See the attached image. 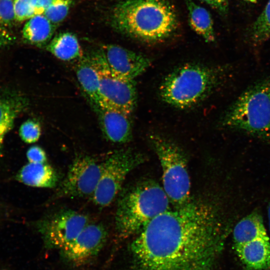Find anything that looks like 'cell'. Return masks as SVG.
Wrapping results in <instances>:
<instances>
[{"label":"cell","instance_id":"6da1fadb","mask_svg":"<svg viewBox=\"0 0 270 270\" xmlns=\"http://www.w3.org/2000/svg\"><path fill=\"white\" fill-rule=\"evenodd\" d=\"M228 226L218 208L191 200L154 218L130 244L131 270H211Z\"/></svg>","mask_w":270,"mask_h":270},{"label":"cell","instance_id":"7a4b0ae2","mask_svg":"<svg viewBox=\"0 0 270 270\" xmlns=\"http://www.w3.org/2000/svg\"><path fill=\"white\" fill-rule=\"evenodd\" d=\"M112 22L119 32L147 42L166 40L178 26L173 6L166 0H125L114 8Z\"/></svg>","mask_w":270,"mask_h":270},{"label":"cell","instance_id":"3957f363","mask_svg":"<svg viewBox=\"0 0 270 270\" xmlns=\"http://www.w3.org/2000/svg\"><path fill=\"white\" fill-rule=\"evenodd\" d=\"M228 72L226 66L182 64L164 78L160 86V96L164 102L178 108L194 107L218 88Z\"/></svg>","mask_w":270,"mask_h":270},{"label":"cell","instance_id":"277c9868","mask_svg":"<svg viewBox=\"0 0 270 270\" xmlns=\"http://www.w3.org/2000/svg\"><path fill=\"white\" fill-rule=\"evenodd\" d=\"M170 202L162 186L152 180H141L121 194L115 216L118 236L138 234L154 218L169 210Z\"/></svg>","mask_w":270,"mask_h":270},{"label":"cell","instance_id":"5b68a950","mask_svg":"<svg viewBox=\"0 0 270 270\" xmlns=\"http://www.w3.org/2000/svg\"><path fill=\"white\" fill-rule=\"evenodd\" d=\"M219 125L270 144V76L246 88L222 114Z\"/></svg>","mask_w":270,"mask_h":270},{"label":"cell","instance_id":"8992f818","mask_svg":"<svg viewBox=\"0 0 270 270\" xmlns=\"http://www.w3.org/2000/svg\"><path fill=\"white\" fill-rule=\"evenodd\" d=\"M149 140L160 162L162 188L170 203L177 206L188 202L191 184L185 153L174 142L160 134H151Z\"/></svg>","mask_w":270,"mask_h":270},{"label":"cell","instance_id":"52a82bcc","mask_svg":"<svg viewBox=\"0 0 270 270\" xmlns=\"http://www.w3.org/2000/svg\"><path fill=\"white\" fill-rule=\"evenodd\" d=\"M145 160L140 153L130 148L114 150L102 162L101 175L92 196L94 204L109 206L120 192L127 176Z\"/></svg>","mask_w":270,"mask_h":270},{"label":"cell","instance_id":"ba28073f","mask_svg":"<svg viewBox=\"0 0 270 270\" xmlns=\"http://www.w3.org/2000/svg\"><path fill=\"white\" fill-rule=\"evenodd\" d=\"M90 57L99 77L102 106L116 108L130 115L137 101L134 80L121 77L114 72L100 50L94 52Z\"/></svg>","mask_w":270,"mask_h":270},{"label":"cell","instance_id":"9c48e42d","mask_svg":"<svg viewBox=\"0 0 270 270\" xmlns=\"http://www.w3.org/2000/svg\"><path fill=\"white\" fill-rule=\"evenodd\" d=\"M102 170L100 164L94 158L82 155L76 157L70 164L56 197L87 198L92 196Z\"/></svg>","mask_w":270,"mask_h":270},{"label":"cell","instance_id":"30bf717a","mask_svg":"<svg viewBox=\"0 0 270 270\" xmlns=\"http://www.w3.org/2000/svg\"><path fill=\"white\" fill-rule=\"evenodd\" d=\"M89 223L88 217L72 210H64L42 220L38 225L46 246L62 249L71 242Z\"/></svg>","mask_w":270,"mask_h":270},{"label":"cell","instance_id":"8fae6325","mask_svg":"<svg viewBox=\"0 0 270 270\" xmlns=\"http://www.w3.org/2000/svg\"><path fill=\"white\" fill-rule=\"evenodd\" d=\"M108 232L99 224H88L78 236L60 250L64 260L74 266L82 265L98 254L105 244Z\"/></svg>","mask_w":270,"mask_h":270},{"label":"cell","instance_id":"7c38bea8","mask_svg":"<svg viewBox=\"0 0 270 270\" xmlns=\"http://www.w3.org/2000/svg\"><path fill=\"white\" fill-rule=\"evenodd\" d=\"M100 51L110 70L118 76L129 80L144 72L150 66V58L120 46H102Z\"/></svg>","mask_w":270,"mask_h":270},{"label":"cell","instance_id":"4fadbf2b","mask_svg":"<svg viewBox=\"0 0 270 270\" xmlns=\"http://www.w3.org/2000/svg\"><path fill=\"white\" fill-rule=\"evenodd\" d=\"M91 105L97 114L102 131L106 140L116 144H124L131 140L130 115L110 107Z\"/></svg>","mask_w":270,"mask_h":270},{"label":"cell","instance_id":"5bb4252c","mask_svg":"<svg viewBox=\"0 0 270 270\" xmlns=\"http://www.w3.org/2000/svg\"><path fill=\"white\" fill-rule=\"evenodd\" d=\"M234 248L241 262L247 270L270 269V242L268 237L258 238Z\"/></svg>","mask_w":270,"mask_h":270},{"label":"cell","instance_id":"9a60e30c","mask_svg":"<svg viewBox=\"0 0 270 270\" xmlns=\"http://www.w3.org/2000/svg\"><path fill=\"white\" fill-rule=\"evenodd\" d=\"M16 178L20 182L32 187L54 188L58 182V176L50 164L29 162L18 172Z\"/></svg>","mask_w":270,"mask_h":270},{"label":"cell","instance_id":"2e32d148","mask_svg":"<svg viewBox=\"0 0 270 270\" xmlns=\"http://www.w3.org/2000/svg\"><path fill=\"white\" fill-rule=\"evenodd\" d=\"M76 74L82 90L91 104L102 106L99 77L90 56L80 58L76 66Z\"/></svg>","mask_w":270,"mask_h":270},{"label":"cell","instance_id":"e0dca14e","mask_svg":"<svg viewBox=\"0 0 270 270\" xmlns=\"http://www.w3.org/2000/svg\"><path fill=\"white\" fill-rule=\"evenodd\" d=\"M268 237L260 214L254 211L240 220L232 232L234 248L262 238Z\"/></svg>","mask_w":270,"mask_h":270},{"label":"cell","instance_id":"ac0fdd59","mask_svg":"<svg viewBox=\"0 0 270 270\" xmlns=\"http://www.w3.org/2000/svg\"><path fill=\"white\" fill-rule=\"evenodd\" d=\"M54 32V26L44 14L35 15L26 23L22 36L34 45L42 46L50 42Z\"/></svg>","mask_w":270,"mask_h":270},{"label":"cell","instance_id":"d6986e66","mask_svg":"<svg viewBox=\"0 0 270 270\" xmlns=\"http://www.w3.org/2000/svg\"><path fill=\"white\" fill-rule=\"evenodd\" d=\"M190 24L192 30L207 42L215 40L214 24L208 11L192 0H186Z\"/></svg>","mask_w":270,"mask_h":270},{"label":"cell","instance_id":"ffe728a7","mask_svg":"<svg viewBox=\"0 0 270 270\" xmlns=\"http://www.w3.org/2000/svg\"><path fill=\"white\" fill-rule=\"evenodd\" d=\"M47 50L58 58L70 61L82 56L81 48L76 36L70 32L60 33L46 46Z\"/></svg>","mask_w":270,"mask_h":270},{"label":"cell","instance_id":"44dd1931","mask_svg":"<svg viewBox=\"0 0 270 270\" xmlns=\"http://www.w3.org/2000/svg\"><path fill=\"white\" fill-rule=\"evenodd\" d=\"M26 105L22 98L0 96V148L6 134L12 128L15 120Z\"/></svg>","mask_w":270,"mask_h":270},{"label":"cell","instance_id":"7402d4cb","mask_svg":"<svg viewBox=\"0 0 270 270\" xmlns=\"http://www.w3.org/2000/svg\"><path fill=\"white\" fill-rule=\"evenodd\" d=\"M250 39L256 44H260L270 38V0L253 24Z\"/></svg>","mask_w":270,"mask_h":270},{"label":"cell","instance_id":"603a6c76","mask_svg":"<svg viewBox=\"0 0 270 270\" xmlns=\"http://www.w3.org/2000/svg\"><path fill=\"white\" fill-rule=\"evenodd\" d=\"M71 4L72 0H57L42 14L52 24H57L66 16Z\"/></svg>","mask_w":270,"mask_h":270},{"label":"cell","instance_id":"cb8c5ba5","mask_svg":"<svg viewBox=\"0 0 270 270\" xmlns=\"http://www.w3.org/2000/svg\"><path fill=\"white\" fill-rule=\"evenodd\" d=\"M42 133L40 123L34 119L24 122L19 128V134L22 140L27 144H33L40 138Z\"/></svg>","mask_w":270,"mask_h":270},{"label":"cell","instance_id":"d4e9b609","mask_svg":"<svg viewBox=\"0 0 270 270\" xmlns=\"http://www.w3.org/2000/svg\"><path fill=\"white\" fill-rule=\"evenodd\" d=\"M16 20L22 22L34 15L33 0H14Z\"/></svg>","mask_w":270,"mask_h":270},{"label":"cell","instance_id":"484cf974","mask_svg":"<svg viewBox=\"0 0 270 270\" xmlns=\"http://www.w3.org/2000/svg\"><path fill=\"white\" fill-rule=\"evenodd\" d=\"M15 19L14 0H0V24L8 26Z\"/></svg>","mask_w":270,"mask_h":270},{"label":"cell","instance_id":"4316f807","mask_svg":"<svg viewBox=\"0 0 270 270\" xmlns=\"http://www.w3.org/2000/svg\"><path fill=\"white\" fill-rule=\"evenodd\" d=\"M26 156L29 162L44 163L47 160L46 152L42 148L36 145L29 148Z\"/></svg>","mask_w":270,"mask_h":270},{"label":"cell","instance_id":"83f0119b","mask_svg":"<svg viewBox=\"0 0 270 270\" xmlns=\"http://www.w3.org/2000/svg\"><path fill=\"white\" fill-rule=\"evenodd\" d=\"M216 10L222 14H226L228 10V0H200Z\"/></svg>","mask_w":270,"mask_h":270},{"label":"cell","instance_id":"f1b7e54d","mask_svg":"<svg viewBox=\"0 0 270 270\" xmlns=\"http://www.w3.org/2000/svg\"><path fill=\"white\" fill-rule=\"evenodd\" d=\"M57 0H33L34 15L42 14Z\"/></svg>","mask_w":270,"mask_h":270},{"label":"cell","instance_id":"f546056e","mask_svg":"<svg viewBox=\"0 0 270 270\" xmlns=\"http://www.w3.org/2000/svg\"><path fill=\"white\" fill-rule=\"evenodd\" d=\"M14 40V38L10 32L0 24V46L10 44Z\"/></svg>","mask_w":270,"mask_h":270},{"label":"cell","instance_id":"4dcf8cb0","mask_svg":"<svg viewBox=\"0 0 270 270\" xmlns=\"http://www.w3.org/2000/svg\"><path fill=\"white\" fill-rule=\"evenodd\" d=\"M268 227L270 232V202L269 203L268 207Z\"/></svg>","mask_w":270,"mask_h":270},{"label":"cell","instance_id":"1f68e13d","mask_svg":"<svg viewBox=\"0 0 270 270\" xmlns=\"http://www.w3.org/2000/svg\"><path fill=\"white\" fill-rule=\"evenodd\" d=\"M246 2L252 3V4H255L257 2L258 0H244Z\"/></svg>","mask_w":270,"mask_h":270}]
</instances>
